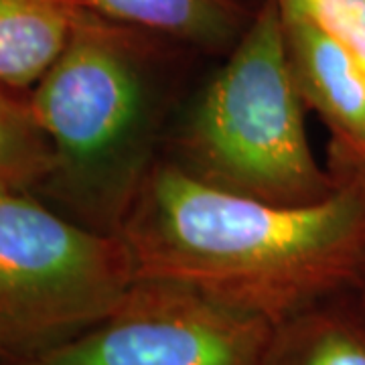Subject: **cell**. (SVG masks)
Masks as SVG:
<instances>
[{"instance_id":"6da1fadb","label":"cell","mask_w":365,"mask_h":365,"mask_svg":"<svg viewBox=\"0 0 365 365\" xmlns=\"http://www.w3.org/2000/svg\"><path fill=\"white\" fill-rule=\"evenodd\" d=\"M339 181L309 205L211 189L158 158L118 235L136 278L197 288L274 325L351 292L365 264V160L331 150Z\"/></svg>"},{"instance_id":"7a4b0ae2","label":"cell","mask_w":365,"mask_h":365,"mask_svg":"<svg viewBox=\"0 0 365 365\" xmlns=\"http://www.w3.org/2000/svg\"><path fill=\"white\" fill-rule=\"evenodd\" d=\"M191 55L88 6L29 91L53 150L31 193L83 227L118 234L187 100Z\"/></svg>"},{"instance_id":"3957f363","label":"cell","mask_w":365,"mask_h":365,"mask_svg":"<svg viewBox=\"0 0 365 365\" xmlns=\"http://www.w3.org/2000/svg\"><path fill=\"white\" fill-rule=\"evenodd\" d=\"M278 0H262L222 66L179 108L160 158L211 189L274 205L329 197L337 173L321 165L304 126Z\"/></svg>"},{"instance_id":"277c9868","label":"cell","mask_w":365,"mask_h":365,"mask_svg":"<svg viewBox=\"0 0 365 365\" xmlns=\"http://www.w3.org/2000/svg\"><path fill=\"white\" fill-rule=\"evenodd\" d=\"M136 280L126 242L0 185V335L26 355L71 339Z\"/></svg>"},{"instance_id":"5b68a950","label":"cell","mask_w":365,"mask_h":365,"mask_svg":"<svg viewBox=\"0 0 365 365\" xmlns=\"http://www.w3.org/2000/svg\"><path fill=\"white\" fill-rule=\"evenodd\" d=\"M274 329L197 288L136 278L96 325L9 365H266Z\"/></svg>"},{"instance_id":"8992f818","label":"cell","mask_w":365,"mask_h":365,"mask_svg":"<svg viewBox=\"0 0 365 365\" xmlns=\"http://www.w3.org/2000/svg\"><path fill=\"white\" fill-rule=\"evenodd\" d=\"M282 21L297 88L331 132V150L365 160V69L307 13Z\"/></svg>"},{"instance_id":"52a82bcc","label":"cell","mask_w":365,"mask_h":365,"mask_svg":"<svg viewBox=\"0 0 365 365\" xmlns=\"http://www.w3.org/2000/svg\"><path fill=\"white\" fill-rule=\"evenodd\" d=\"M88 4L197 55H227L256 11L244 0H88Z\"/></svg>"},{"instance_id":"ba28073f","label":"cell","mask_w":365,"mask_h":365,"mask_svg":"<svg viewBox=\"0 0 365 365\" xmlns=\"http://www.w3.org/2000/svg\"><path fill=\"white\" fill-rule=\"evenodd\" d=\"M88 6V0H0V81L33 90Z\"/></svg>"},{"instance_id":"9c48e42d","label":"cell","mask_w":365,"mask_h":365,"mask_svg":"<svg viewBox=\"0 0 365 365\" xmlns=\"http://www.w3.org/2000/svg\"><path fill=\"white\" fill-rule=\"evenodd\" d=\"M266 365H365V317L351 292L278 323Z\"/></svg>"},{"instance_id":"30bf717a","label":"cell","mask_w":365,"mask_h":365,"mask_svg":"<svg viewBox=\"0 0 365 365\" xmlns=\"http://www.w3.org/2000/svg\"><path fill=\"white\" fill-rule=\"evenodd\" d=\"M53 150L29 91L0 81V185L33 191L51 169Z\"/></svg>"},{"instance_id":"8fae6325","label":"cell","mask_w":365,"mask_h":365,"mask_svg":"<svg viewBox=\"0 0 365 365\" xmlns=\"http://www.w3.org/2000/svg\"><path fill=\"white\" fill-rule=\"evenodd\" d=\"M304 13L365 69V0H304Z\"/></svg>"},{"instance_id":"7c38bea8","label":"cell","mask_w":365,"mask_h":365,"mask_svg":"<svg viewBox=\"0 0 365 365\" xmlns=\"http://www.w3.org/2000/svg\"><path fill=\"white\" fill-rule=\"evenodd\" d=\"M16 359H21V353L16 351L13 345L0 335V365L13 364Z\"/></svg>"},{"instance_id":"4fadbf2b","label":"cell","mask_w":365,"mask_h":365,"mask_svg":"<svg viewBox=\"0 0 365 365\" xmlns=\"http://www.w3.org/2000/svg\"><path fill=\"white\" fill-rule=\"evenodd\" d=\"M282 16H294V14L304 13V0H278Z\"/></svg>"},{"instance_id":"5bb4252c","label":"cell","mask_w":365,"mask_h":365,"mask_svg":"<svg viewBox=\"0 0 365 365\" xmlns=\"http://www.w3.org/2000/svg\"><path fill=\"white\" fill-rule=\"evenodd\" d=\"M351 294H353V299H355V302H357V307H359V311H361L365 317V264H364V270H361V274H359L357 284H355V288L351 290Z\"/></svg>"},{"instance_id":"9a60e30c","label":"cell","mask_w":365,"mask_h":365,"mask_svg":"<svg viewBox=\"0 0 365 365\" xmlns=\"http://www.w3.org/2000/svg\"><path fill=\"white\" fill-rule=\"evenodd\" d=\"M244 2H248L250 6H258V4H260L262 0H244Z\"/></svg>"}]
</instances>
